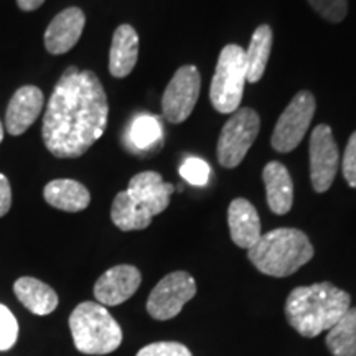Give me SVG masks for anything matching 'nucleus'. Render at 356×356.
Masks as SVG:
<instances>
[{
	"mask_svg": "<svg viewBox=\"0 0 356 356\" xmlns=\"http://www.w3.org/2000/svg\"><path fill=\"white\" fill-rule=\"evenodd\" d=\"M273 48V29L269 25L257 26L252 33L246 53V81L257 83L264 76V71Z\"/></svg>",
	"mask_w": 356,
	"mask_h": 356,
	"instance_id": "aec40b11",
	"label": "nucleus"
},
{
	"mask_svg": "<svg viewBox=\"0 0 356 356\" xmlns=\"http://www.w3.org/2000/svg\"><path fill=\"white\" fill-rule=\"evenodd\" d=\"M248 257L259 273L287 277L314 257V246L300 229L277 228L262 234L259 241L248 249Z\"/></svg>",
	"mask_w": 356,
	"mask_h": 356,
	"instance_id": "7ed1b4c3",
	"label": "nucleus"
},
{
	"mask_svg": "<svg viewBox=\"0 0 356 356\" xmlns=\"http://www.w3.org/2000/svg\"><path fill=\"white\" fill-rule=\"evenodd\" d=\"M343 177L351 188H356V131L351 134L343 155Z\"/></svg>",
	"mask_w": 356,
	"mask_h": 356,
	"instance_id": "cd10ccee",
	"label": "nucleus"
},
{
	"mask_svg": "<svg viewBox=\"0 0 356 356\" xmlns=\"http://www.w3.org/2000/svg\"><path fill=\"white\" fill-rule=\"evenodd\" d=\"M246 83V53L239 44H226L211 79L210 101L221 114H233L241 106Z\"/></svg>",
	"mask_w": 356,
	"mask_h": 356,
	"instance_id": "39448f33",
	"label": "nucleus"
},
{
	"mask_svg": "<svg viewBox=\"0 0 356 356\" xmlns=\"http://www.w3.org/2000/svg\"><path fill=\"white\" fill-rule=\"evenodd\" d=\"M136 356H193L185 345L177 341H157L142 348Z\"/></svg>",
	"mask_w": 356,
	"mask_h": 356,
	"instance_id": "bb28decb",
	"label": "nucleus"
},
{
	"mask_svg": "<svg viewBox=\"0 0 356 356\" xmlns=\"http://www.w3.org/2000/svg\"><path fill=\"white\" fill-rule=\"evenodd\" d=\"M162 124L160 119L150 114H140L134 118V121L129 127V140L134 149L140 150H150L155 145L162 144Z\"/></svg>",
	"mask_w": 356,
	"mask_h": 356,
	"instance_id": "5701e85b",
	"label": "nucleus"
},
{
	"mask_svg": "<svg viewBox=\"0 0 356 356\" xmlns=\"http://www.w3.org/2000/svg\"><path fill=\"white\" fill-rule=\"evenodd\" d=\"M197 293V282L185 270L165 275L147 299V312L155 320H170L180 314Z\"/></svg>",
	"mask_w": 356,
	"mask_h": 356,
	"instance_id": "6e6552de",
	"label": "nucleus"
},
{
	"mask_svg": "<svg viewBox=\"0 0 356 356\" xmlns=\"http://www.w3.org/2000/svg\"><path fill=\"white\" fill-rule=\"evenodd\" d=\"M86 17L78 7L65 8L50 22L44 32V48L51 55H65L81 38Z\"/></svg>",
	"mask_w": 356,
	"mask_h": 356,
	"instance_id": "ddd939ff",
	"label": "nucleus"
},
{
	"mask_svg": "<svg viewBox=\"0 0 356 356\" xmlns=\"http://www.w3.org/2000/svg\"><path fill=\"white\" fill-rule=\"evenodd\" d=\"M259 129L261 119L256 111L241 108L231 114V118L222 126L218 140V162L221 163V167H238L254 144Z\"/></svg>",
	"mask_w": 356,
	"mask_h": 356,
	"instance_id": "423d86ee",
	"label": "nucleus"
},
{
	"mask_svg": "<svg viewBox=\"0 0 356 356\" xmlns=\"http://www.w3.org/2000/svg\"><path fill=\"white\" fill-rule=\"evenodd\" d=\"M202 79L197 66L185 65L178 68L162 96L163 118L172 124H181L190 118L197 106Z\"/></svg>",
	"mask_w": 356,
	"mask_h": 356,
	"instance_id": "1a4fd4ad",
	"label": "nucleus"
},
{
	"mask_svg": "<svg viewBox=\"0 0 356 356\" xmlns=\"http://www.w3.org/2000/svg\"><path fill=\"white\" fill-rule=\"evenodd\" d=\"M109 104L96 73L70 66L53 89L43 115L42 137L56 159H78L106 131Z\"/></svg>",
	"mask_w": 356,
	"mask_h": 356,
	"instance_id": "f257e3e1",
	"label": "nucleus"
},
{
	"mask_svg": "<svg viewBox=\"0 0 356 356\" xmlns=\"http://www.w3.org/2000/svg\"><path fill=\"white\" fill-rule=\"evenodd\" d=\"M350 293L330 282L296 287L286 300L287 322L302 337L314 338L330 330L348 312Z\"/></svg>",
	"mask_w": 356,
	"mask_h": 356,
	"instance_id": "f03ea898",
	"label": "nucleus"
},
{
	"mask_svg": "<svg viewBox=\"0 0 356 356\" xmlns=\"http://www.w3.org/2000/svg\"><path fill=\"white\" fill-rule=\"evenodd\" d=\"M267 204L275 215H286L293 203V184L287 167L280 162H269L262 170Z\"/></svg>",
	"mask_w": 356,
	"mask_h": 356,
	"instance_id": "f3484780",
	"label": "nucleus"
},
{
	"mask_svg": "<svg viewBox=\"0 0 356 356\" xmlns=\"http://www.w3.org/2000/svg\"><path fill=\"white\" fill-rule=\"evenodd\" d=\"M152 215L142 210L139 204L134 203L127 191H119L115 195L113 208H111V220L121 231H139L149 228L152 222Z\"/></svg>",
	"mask_w": 356,
	"mask_h": 356,
	"instance_id": "412c9836",
	"label": "nucleus"
},
{
	"mask_svg": "<svg viewBox=\"0 0 356 356\" xmlns=\"http://www.w3.org/2000/svg\"><path fill=\"white\" fill-rule=\"evenodd\" d=\"M43 197L50 207L68 213L86 210L91 202V195L86 186L76 180H70V178L51 180L44 186Z\"/></svg>",
	"mask_w": 356,
	"mask_h": 356,
	"instance_id": "a211bd4d",
	"label": "nucleus"
},
{
	"mask_svg": "<svg viewBox=\"0 0 356 356\" xmlns=\"http://www.w3.org/2000/svg\"><path fill=\"white\" fill-rule=\"evenodd\" d=\"M19 337V323L6 305L0 304V351L10 350Z\"/></svg>",
	"mask_w": 356,
	"mask_h": 356,
	"instance_id": "393cba45",
	"label": "nucleus"
},
{
	"mask_svg": "<svg viewBox=\"0 0 356 356\" xmlns=\"http://www.w3.org/2000/svg\"><path fill=\"white\" fill-rule=\"evenodd\" d=\"M44 3V0H17V6L24 12H33Z\"/></svg>",
	"mask_w": 356,
	"mask_h": 356,
	"instance_id": "c756f323",
	"label": "nucleus"
},
{
	"mask_svg": "<svg viewBox=\"0 0 356 356\" xmlns=\"http://www.w3.org/2000/svg\"><path fill=\"white\" fill-rule=\"evenodd\" d=\"M340 163V152L332 129L320 124L310 136V180L317 193L330 188Z\"/></svg>",
	"mask_w": 356,
	"mask_h": 356,
	"instance_id": "9d476101",
	"label": "nucleus"
},
{
	"mask_svg": "<svg viewBox=\"0 0 356 356\" xmlns=\"http://www.w3.org/2000/svg\"><path fill=\"white\" fill-rule=\"evenodd\" d=\"M12 207V188L10 181L0 173V218L6 216Z\"/></svg>",
	"mask_w": 356,
	"mask_h": 356,
	"instance_id": "c85d7f7f",
	"label": "nucleus"
},
{
	"mask_svg": "<svg viewBox=\"0 0 356 356\" xmlns=\"http://www.w3.org/2000/svg\"><path fill=\"white\" fill-rule=\"evenodd\" d=\"M315 114V97L310 91H299L289 102L275 124L270 144L280 154H289L304 140Z\"/></svg>",
	"mask_w": 356,
	"mask_h": 356,
	"instance_id": "0eeeda50",
	"label": "nucleus"
},
{
	"mask_svg": "<svg viewBox=\"0 0 356 356\" xmlns=\"http://www.w3.org/2000/svg\"><path fill=\"white\" fill-rule=\"evenodd\" d=\"M43 92L37 86H22L13 92L6 113V131L10 136H22L42 114Z\"/></svg>",
	"mask_w": 356,
	"mask_h": 356,
	"instance_id": "4468645a",
	"label": "nucleus"
},
{
	"mask_svg": "<svg viewBox=\"0 0 356 356\" xmlns=\"http://www.w3.org/2000/svg\"><path fill=\"white\" fill-rule=\"evenodd\" d=\"M142 275L137 267L121 264L111 267L95 284V297L97 304L114 307L131 299L140 287Z\"/></svg>",
	"mask_w": 356,
	"mask_h": 356,
	"instance_id": "9b49d317",
	"label": "nucleus"
},
{
	"mask_svg": "<svg viewBox=\"0 0 356 356\" xmlns=\"http://www.w3.org/2000/svg\"><path fill=\"white\" fill-rule=\"evenodd\" d=\"M13 292L22 305L40 317L50 315L58 307L56 292L48 284L35 277H20L13 284Z\"/></svg>",
	"mask_w": 356,
	"mask_h": 356,
	"instance_id": "6ab92c4d",
	"label": "nucleus"
},
{
	"mask_svg": "<svg viewBox=\"0 0 356 356\" xmlns=\"http://www.w3.org/2000/svg\"><path fill=\"white\" fill-rule=\"evenodd\" d=\"M126 191L134 203L155 216L167 210L175 186L163 181L157 172H140L131 178Z\"/></svg>",
	"mask_w": 356,
	"mask_h": 356,
	"instance_id": "f8f14e48",
	"label": "nucleus"
},
{
	"mask_svg": "<svg viewBox=\"0 0 356 356\" xmlns=\"http://www.w3.org/2000/svg\"><path fill=\"white\" fill-rule=\"evenodd\" d=\"M325 341L333 356H356V307L333 325Z\"/></svg>",
	"mask_w": 356,
	"mask_h": 356,
	"instance_id": "4be33fe9",
	"label": "nucleus"
},
{
	"mask_svg": "<svg viewBox=\"0 0 356 356\" xmlns=\"http://www.w3.org/2000/svg\"><path fill=\"white\" fill-rule=\"evenodd\" d=\"M314 10L325 20L340 24L348 13V0H309Z\"/></svg>",
	"mask_w": 356,
	"mask_h": 356,
	"instance_id": "a878e982",
	"label": "nucleus"
},
{
	"mask_svg": "<svg viewBox=\"0 0 356 356\" xmlns=\"http://www.w3.org/2000/svg\"><path fill=\"white\" fill-rule=\"evenodd\" d=\"M139 58V35L132 25L124 24L114 32L109 51V73L114 78H126L136 68Z\"/></svg>",
	"mask_w": 356,
	"mask_h": 356,
	"instance_id": "dca6fc26",
	"label": "nucleus"
},
{
	"mask_svg": "<svg viewBox=\"0 0 356 356\" xmlns=\"http://www.w3.org/2000/svg\"><path fill=\"white\" fill-rule=\"evenodd\" d=\"M210 165L204 162L203 159L198 157H188L184 160V163L180 165V175L184 180L188 181L190 185L195 186H203L208 184V178H210Z\"/></svg>",
	"mask_w": 356,
	"mask_h": 356,
	"instance_id": "b1692460",
	"label": "nucleus"
},
{
	"mask_svg": "<svg viewBox=\"0 0 356 356\" xmlns=\"http://www.w3.org/2000/svg\"><path fill=\"white\" fill-rule=\"evenodd\" d=\"M228 225L231 239L236 246L243 249L254 246L262 236L259 215H257L256 208L244 198H236L231 202Z\"/></svg>",
	"mask_w": 356,
	"mask_h": 356,
	"instance_id": "2eb2a0df",
	"label": "nucleus"
},
{
	"mask_svg": "<svg viewBox=\"0 0 356 356\" xmlns=\"http://www.w3.org/2000/svg\"><path fill=\"white\" fill-rule=\"evenodd\" d=\"M74 346L84 355L113 353L122 343V328L104 305L83 302L70 315Z\"/></svg>",
	"mask_w": 356,
	"mask_h": 356,
	"instance_id": "20e7f679",
	"label": "nucleus"
},
{
	"mask_svg": "<svg viewBox=\"0 0 356 356\" xmlns=\"http://www.w3.org/2000/svg\"><path fill=\"white\" fill-rule=\"evenodd\" d=\"M2 140H3V126L2 122H0V144H2Z\"/></svg>",
	"mask_w": 356,
	"mask_h": 356,
	"instance_id": "7c9ffc66",
	"label": "nucleus"
}]
</instances>
